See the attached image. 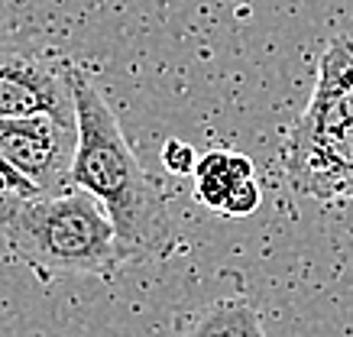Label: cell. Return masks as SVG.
I'll return each mask as SVG.
<instances>
[{
	"label": "cell",
	"instance_id": "obj_1",
	"mask_svg": "<svg viewBox=\"0 0 353 337\" xmlns=\"http://www.w3.org/2000/svg\"><path fill=\"white\" fill-rule=\"evenodd\" d=\"M78 156L72 185L94 195L117 230L127 266L172 260L182 250V234L159 178L139 163L120 130L117 114L91 78L75 68Z\"/></svg>",
	"mask_w": 353,
	"mask_h": 337
},
{
	"label": "cell",
	"instance_id": "obj_2",
	"mask_svg": "<svg viewBox=\"0 0 353 337\" xmlns=\"http://www.w3.org/2000/svg\"><path fill=\"white\" fill-rule=\"evenodd\" d=\"M0 234L13 260L43 285L65 276L114 279L127 269L108 211L78 185L52 195L0 192Z\"/></svg>",
	"mask_w": 353,
	"mask_h": 337
},
{
	"label": "cell",
	"instance_id": "obj_3",
	"mask_svg": "<svg viewBox=\"0 0 353 337\" xmlns=\"http://www.w3.org/2000/svg\"><path fill=\"white\" fill-rule=\"evenodd\" d=\"M289 185L324 205L353 201V88L318 75L308 110L285 143Z\"/></svg>",
	"mask_w": 353,
	"mask_h": 337
},
{
	"label": "cell",
	"instance_id": "obj_4",
	"mask_svg": "<svg viewBox=\"0 0 353 337\" xmlns=\"http://www.w3.org/2000/svg\"><path fill=\"white\" fill-rule=\"evenodd\" d=\"M17 117L75 123V65L39 39L0 33V120Z\"/></svg>",
	"mask_w": 353,
	"mask_h": 337
},
{
	"label": "cell",
	"instance_id": "obj_5",
	"mask_svg": "<svg viewBox=\"0 0 353 337\" xmlns=\"http://www.w3.org/2000/svg\"><path fill=\"white\" fill-rule=\"evenodd\" d=\"M78 156V120L17 117L0 120V159L32 188V195H52L72 185Z\"/></svg>",
	"mask_w": 353,
	"mask_h": 337
},
{
	"label": "cell",
	"instance_id": "obj_6",
	"mask_svg": "<svg viewBox=\"0 0 353 337\" xmlns=\"http://www.w3.org/2000/svg\"><path fill=\"white\" fill-rule=\"evenodd\" d=\"M179 337H266L259 308L243 295L214 298L182 325Z\"/></svg>",
	"mask_w": 353,
	"mask_h": 337
},
{
	"label": "cell",
	"instance_id": "obj_7",
	"mask_svg": "<svg viewBox=\"0 0 353 337\" xmlns=\"http://www.w3.org/2000/svg\"><path fill=\"white\" fill-rule=\"evenodd\" d=\"M246 178H256L250 156L230 150H208L198 156V165H194V195L208 211L224 214L230 192Z\"/></svg>",
	"mask_w": 353,
	"mask_h": 337
},
{
	"label": "cell",
	"instance_id": "obj_8",
	"mask_svg": "<svg viewBox=\"0 0 353 337\" xmlns=\"http://www.w3.org/2000/svg\"><path fill=\"white\" fill-rule=\"evenodd\" d=\"M321 78L353 88V36H337L321 55Z\"/></svg>",
	"mask_w": 353,
	"mask_h": 337
},
{
	"label": "cell",
	"instance_id": "obj_9",
	"mask_svg": "<svg viewBox=\"0 0 353 337\" xmlns=\"http://www.w3.org/2000/svg\"><path fill=\"white\" fill-rule=\"evenodd\" d=\"M259 201H263L259 182L256 178H246V182H240L230 192V198H227V205H224V214L227 218H246V214H253L259 207Z\"/></svg>",
	"mask_w": 353,
	"mask_h": 337
},
{
	"label": "cell",
	"instance_id": "obj_10",
	"mask_svg": "<svg viewBox=\"0 0 353 337\" xmlns=\"http://www.w3.org/2000/svg\"><path fill=\"white\" fill-rule=\"evenodd\" d=\"M162 165H165L172 175H194L198 152L185 140H165V146H162Z\"/></svg>",
	"mask_w": 353,
	"mask_h": 337
},
{
	"label": "cell",
	"instance_id": "obj_11",
	"mask_svg": "<svg viewBox=\"0 0 353 337\" xmlns=\"http://www.w3.org/2000/svg\"><path fill=\"white\" fill-rule=\"evenodd\" d=\"M0 20H3V0H0ZM0 175H3V178H7V185H10L13 192H20V195H32V188L26 185V182H23L20 175L13 172L10 165L3 163V159H0Z\"/></svg>",
	"mask_w": 353,
	"mask_h": 337
},
{
	"label": "cell",
	"instance_id": "obj_12",
	"mask_svg": "<svg viewBox=\"0 0 353 337\" xmlns=\"http://www.w3.org/2000/svg\"><path fill=\"white\" fill-rule=\"evenodd\" d=\"M0 192H13V188L7 185V178H3V175H0Z\"/></svg>",
	"mask_w": 353,
	"mask_h": 337
}]
</instances>
